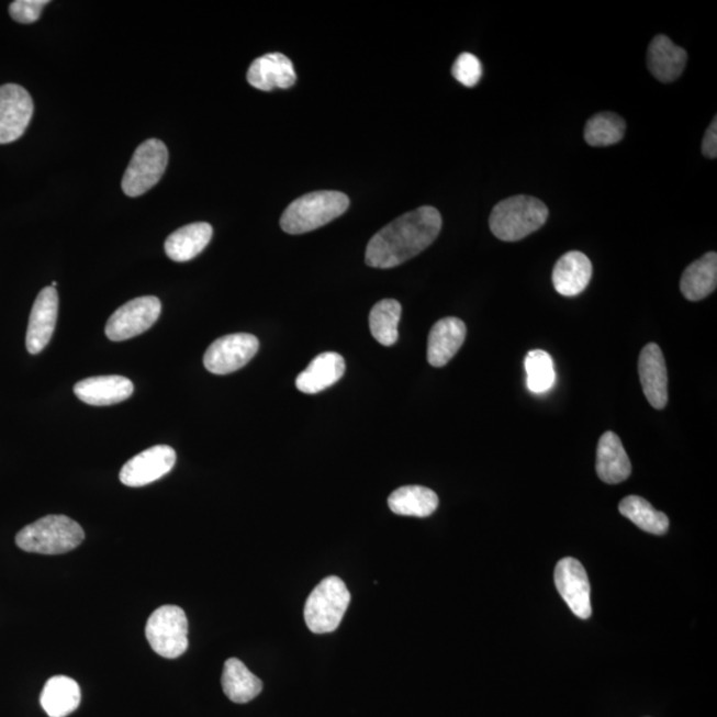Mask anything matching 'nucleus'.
<instances>
[{"instance_id": "obj_1", "label": "nucleus", "mask_w": 717, "mask_h": 717, "mask_svg": "<svg viewBox=\"0 0 717 717\" xmlns=\"http://www.w3.org/2000/svg\"><path fill=\"white\" fill-rule=\"evenodd\" d=\"M441 226V214L433 206L404 214L372 237L367 246L366 264L376 269L396 268L433 245Z\"/></svg>"}, {"instance_id": "obj_3", "label": "nucleus", "mask_w": 717, "mask_h": 717, "mask_svg": "<svg viewBox=\"0 0 717 717\" xmlns=\"http://www.w3.org/2000/svg\"><path fill=\"white\" fill-rule=\"evenodd\" d=\"M549 209L530 195H513L494 206L491 231L505 243H516L538 231L548 221Z\"/></svg>"}, {"instance_id": "obj_32", "label": "nucleus", "mask_w": 717, "mask_h": 717, "mask_svg": "<svg viewBox=\"0 0 717 717\" xmlns=\"http://www.w3.org/2000/svg\"><path fill=\"white\" fill-rule=\"evenodd\" d=\"M47 0H16L10 5V15L18 23L30 24L41 18Z\"/></svg>"}, {"instance_id": "obj_17", "label": "nucleus", "mask_w": 717, "mask_h": 717, "mask_svg": "<svg viewBox=\"0 0 717 717\" xmlns=\"http://www.w3.org/2000/svg\"><path fill=\"white\" fill-rule=\"evenodd\" d=\"M135 385L128 378L93 377L81 380L75 385V395L82 403L94 405V407H105L124 402L132 396Z\"/></svg>"}, {"instance_id": "obj_31", "label": "nucleus", "mask_w": 717, "mask_h": 717, "mask_svg": "<svg viewBox=\"0 0 717 717\" xmlns=\"http://www.w3.org/2000/svg\"><path fill=\"white\" fill-rule=\"evenodd\" d=\"M452 75L462 86L468 88L478 86L482 76V66L479 57L469 53L461 54L455 61Z\"/></svg>"}, {"instance_id": "obj_11", "label": "nucleus", "mask_w": 717, "mask_h": 717, "mask_svg": "<svg viewBox=\"0 0 717 717\" xmlns=\"http://www.w3.org/2000/svg\"><path fill=\"white\" fill-rule=\"evenodd\" d=\"M556 586L570 610L581 619L592 617V589L585 568L575 558H563L557 563Z\"/></svg>"}, {"instance_id": "obj_27", "label": "nucleus", "mask_w": 717, "mask_h": 717, "mask_svg": "<svg viewBox=\"0 0 717 717\" xmlns=\"http://www.w3.org/2000/svg\"><path fill=\"white\" fill-rule=\"evenodd\" d=\"M621 516L630 519L639 529L662 536L669 530L670 519L664 513L653 509L649 501L639 496H628L620 501Z\"/></svg>"}, {"instance_id": "obj_21", "label": "nucleus", "mask_w": 717, "mask_h": 717, "mask_svg": "<svg viewBox=\"0 0 717 717\" xmlns=\"http://www.w3.org/2000/svg\"><path fill=\"white\" fill-rule=\"evenodd\" d=\"M346 372V361L341 355L325 352L318 355L296 378V389L309 395H314L338 383Z\"/></svg>"}, {"instance_id": "obj_29", "label": "nucleus", "mask_w": 717, "mask_h": 717, "mask_svg": "<svg viewBox=\"0 0 717 717\" xmlns=\"http://www.w3.org/2000/svg\"><path fill=\"white\" fill-rule=\"evenodd\" d=\"M625 133V120L613 112L595 114L585 126V139L590 147H610L619 143Z\"/></svg>"}, {"instance_id": "obj_10", "label": "nucleus", "mask_w": 717, "mask_h": 717, "mask_svg": "<svg viewBox=\"0 0 717 717\" xmlns=\"http://www.w3.org/2000/svg\"><path fill=\"white\" fill-rule=\"evenodd\" d=\"M34 101L18 85L0 87V144L16 142L33 119Z\"/></svg>"}, {"instance_id": "obj_16", "label": "nucleus", "mask_w": 717, "mask_h": 717, "mask_svg": "<svg viewBox=\"0 0 717 717\" xmlns=\"http://www.w3.org/2000/svg\"><path fill=\"white\" fill-rule=\"evenodd\" d=\"M466 338L467 326L461 320L448 316L435 323L428 338V363L436 368L448 365L460 351Z\"/></svg>"}, {"instance_id": "obj_20", "label": "nucleus", "mask_w": 717, "mask_h": 717, "mask_svg": "<svg viewBox=\"0 0 717 717\" xmlns=\"http://www.w3.org/2000/svg\"><path fill=\"white\" fill-rule=\"evenodd\" d=\"M596 473L606 484H620L631 474V462L624 444L610 430L602 435L596 449Z\"/></svg>"}, {"instance_id": "obj_13", "label": "nucleus", "mask_w": 717, "mask_h": 717, "mask_svg": "<svg viewBox=\"0 0 717 717\" xmlns=\"http://www.w3.org/2000/svg\"><path fill=\"white\" fill-rule=\"evenodd\" d=\"M59 314V295L54 288L43 289L31 310L25 347L31 355L41 354L48 346Z\"/></svg>"}, {"instance_id": "obj_6", "label": "nucleus", "mask_w": 717, "mask_h": 717, "mask_svg": "<svg viewBox=\"0 0 717 717\" xmlns=\"http://www.w3.org/2000/svg\"><path fill=\"white\" fill-rule=\"evenodd\" d=\"M189 625L186 612L179 606H161L150 615L145 636L158 656L176 659L187 652Z\"/></svg>"}, {"instance_id": "obj_12", "label": "nucleus", "mask_w": 717, "mask_h": 717, "mask_svg": "<svg viewBox=\"0 0 717 717\" xmlns=\"http://www.w3.org/2000/svg\"><path fill=\"white\" fill-rule=\"evenodd\" d=\"M177 460L176 450L169 446L152 447L133 457L120 472V481L131 488L152 484L168 474Z\"/></svg>"}, {"instance_id": "obj_22", "label": "nucleus", "mask_w": 717, "mask_h": 717, "mask_svg": "<svg viewBox=\"0 0 717 717\" xmlns=\"http://www.w3.org/2000/svg\"><path fill=\"white\" fill-rule=\"evenodd\" d=\"M213 227L208 222H195L179 228L165 240V253L175 262H188L211 244Z\"/></svg>"}, {"instance_id": "obj_26", "label": "nucleus", "mask_w": 717, "mask_h": 717, "mask_svg": "<svg viewBox=\"0 0 717 717\" xmlns=\"http://www.w3.org/2000/svg\"><path fill=\"white\" fill-rule=\"evenodd\" d=\"M389 506L399 516L425 518L436 512L439 506V497L429 488L402 486L391 494Z\"/></svg>"}, {"instance_id": "obj_33", "label": "nucleus", "mask_w": 717, "mask_h": 717, "mask_svg": "<svg viewBox=\"0 0 717 717\" xmlns=\"http://www.w3.org/2000/svg\"><path fill=\"white\" fill-rule=\"evenodd\" d=\"M703 155L708 158L717 157V119L709 124L706 136L703 138Z\"/></svg>"}, {"instance_id": "obj_5", "label": "nucleus", "mask_w": 717, "mask_h": 717, "mask_svg": "<svg viewBox=\"0 0 717 717\" xmlns=\"http://www.w3.org/2000/svg\"><path fill=\"white\" fill-rule=\"evenodd\" d=\"M351 594L339 576H327L309 595L304 621L314 634H328L339 627L350 606Z\"/></svg>"}, {"instance_id": "obj_9", "label": "nucleus", "mask_w": 717, "mask_h": 717, "mask_svg": "<svg viewBox=\"0 0 717 717\" xmlns=\"http://www.w3.org/2000/svg\"><path fill=\"white\" fill-rule=\"evenodd\" d=\"M259 350V341L250 334H232L209 346L204 366L209 372L215 376H227L245 367L256 357Z\"/></svg>"}, {"instance_id": "obj_4", "label": "nucleus", "mask_w": 717, "mask_h": 717, "mask_svg": "<svg viewBox=\"0 0 717 717\" xmlns=\"http://www.w3.org/2000/svg\"><path fill=\"white\" fill-rule=\"evenodd\" d=\"M348 206V197L335 190L304 194L285 209L281 219L282 231L289 234L316 231L345 214Z\"/></svg>"}, {"instance_id": "obj_7", "label": "nucleus", "mask_w": 717, "mask_h": 717, "mask_svg": "<svg viewBox=\"0 0 717 717\" xmlns=\"http://www.w3.org/2000/svg\"><path fill=\"white\" fill-rule=\"evenodd\" d=\"M168 148L160 139L150 138L138 145L126 168L122 188L128 197L147 193L157 186L168 167Z\"/></svg>"}, {"instance_id": "obj_2", "label": "nucleus", "mask_w": 717, "mask_h": 717, "mask_svg": "<svg viewBox=\"0 0 717 717\" xmlns=\"http://www.w3.org/2000/svg\"><path fill=\"white\" fill-rule=\"evenodd\" d=\"M85 538V530L74 519L46 516L19 531L15 542L27 553L57 556L80 547Z\"/></svg>"}, {"instance_id": "obj_19", "label": "nucleus", "mask_w": 717, "mask_h": 717, "mask_svg": "<svg viewBox=\"0 0 717 717\" xmlns=\"http://www.w3.org/2000/svg\"><path fill=\"white\" fill-rule=\"evenodd\" d=\"M687 53L676 46L670 37L658 35L653 37L647 51V67L653 78L662 82H672L681 78L687 65Z\"/></svg>"}, {"instance_id": "obj_24", "label": "nucleus", "mask_w": 717, "mask_h": 717, "mask_svg": "<svg viewBox=\"0 0 717 717\" xmlns=\"http://www.w3.org/2000/svg\"><path fill=\"white\" fill-rule=\"evenodd\" d=\"M222 688L228 701L237 704L249 703L262 693L261 679L254 675L237 658L227 659L222 672Z\"/></svg>"}, {"instance_id": "obj_28", "label": "nucleus", "mask_w": 717, "mask_h": 717, "mask_svg": "<svg viewBox=\"0 0 717 717\" xmlns=\"http://www.w3.org/2000/svg\"><path fill=\"white\" fill-rule=\"evenodd\" d=\"M402 318V304L395 300H384L373 306L370 314V328L380 345L391 347L399 339V322Z\"/></svg>"}, {"instance_id": "obj_15", "label": "nucleus", "mask_w": 717, "mask_h": 717, "mask_svg": "<svg viewBox=\"0 0 717 717\" xmlns=\"http://www.w3.org/2000/svg\"><path fill=\"white\" fill-rule=\"evenodd\" d=\"M247 81L259 91L289 90L296 82L293 61L283 54H268L253 61Z\"/></svg>"}, {"instance_id": "obj_30", "label": "nucleus", "mask_w": 717, "mask_h": 717, "mask_svg": "<svg viewBox=\"0 0 717 717\" xmlns=\"http://www.w3.org/2000/svg\"><path fill=\"white\" fill-rule=\"evenodd\" d=\"M525 370L528 373V389L533 393H545L553 389L556 370L553 358L547 351L535 350L525 359Z\"/></svg>"}, {"instance_id": "obj_8", "label": "nucleus", "mask_w": 717, "mask_h": 717, "mask_svg": "<svg viewBox=\"0 0 717 717\" xmlns=\"http://www.w3.org/2000/svg\"><path fill=\"white\" fill-rule=\"evenodd\" d=\"M161 314V302L157 296H139L123 304L111 315L105 335L112 341H123L142 335L155 325Z\"/></svg>"}, {"instance_id": "obj_18", "label": "nucleus", "mask_w": 717, "mask_h": 717, "mask_svg": "<svg viewBox=\"0 0 717 717\" xmlns=\"http://www.w3.org/2000/svg\"><path fill=\"white\" fill-rule=\"evenodd\" d=\"M593 277V265L581 251L564 254L554 266L553 285L558 294L576 296L586 290Z\"/></svg>"}, {"instance_id": "obj_14", "label": "nucleus", "mask_w": 717, "mask_h": 717, "mask_svg": "<svg viewBox=\"0 0 717 717\" xmlns=\"http://www.w3.org/2000/svg\"><path fill=\"white\" fill-rule=\"evenodd\" d=\"M638 370L646 399L653 408L663 410L669 402V376L661 347L647 345L640 352Z\"/></svg>"}, {"instance_id": "obj_25", "label": "nucleus", "mask_w": 717, "mask_h": 717, "mask_svg": "<svg viewBox=\"0 0 717 717\" xmlns=\"http://www.w3.org/2000/svg\"><path fill=\"white\" fill-rule=\"evenodd\" d=\"M79 684L68 676L48 679L42 691L41 704L49 717H67L80 706Z\"/></svg>"}, {"instance_id": "obj_23", "label": "nucleus", "mask_w": 717, "mask_h": 717, "mask_svg": "<svg viewBox=\"0 0 717 717\" xmlns=\"http://www.w3.org/2000/svg\"><path fill=\"white\" fill-rule=\"evenodd\" d=\"M717 285V254L707 253L684 270L681 291L685 300L697 302L713 294Z\"/></svg>"}]
</instances>
